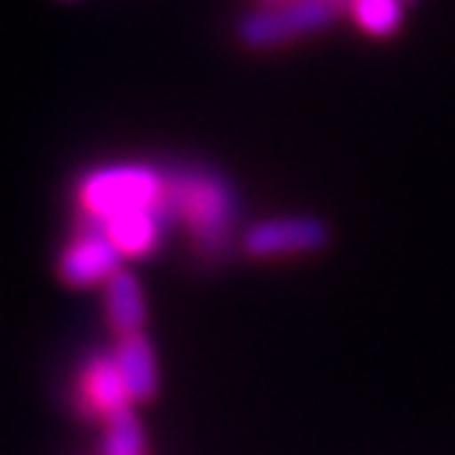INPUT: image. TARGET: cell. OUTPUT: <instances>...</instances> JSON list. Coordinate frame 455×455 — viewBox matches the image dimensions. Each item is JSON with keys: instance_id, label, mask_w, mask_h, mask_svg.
Masks as SVG:
<instances>
[{"instance_id": "obj_1", "label": "cell", "mask_w": 455, "mask_h": 455, "mask_svg": "<svg viewBox=\"0 0 455 455\" xmlns=\"http://www.w3.org/2000/svg\"><path fill=\"white\" fill-rule=\"evenodd\" d=\"M168 203L174 219L184 221L199 256H221L231 247L237 199L225 178L206 168H178L168 174Z\"/></svg>"}, {"instance_id": "obj_2", "label": "cell", "mask_w": 455, "mask_h": 455, "mask_svg": "<svg viewBox=\"0 0 455 455\" xmlns=\"http://www.w3.org/2000/svg\"><path fill=\"white\" fill-rule=\"evenodd\" d=\"M168 199V174L149 164H111V168L89 171L79 184L83 221L101 225L111 215L130 209L158 206Z\"/></svg>"}, {"instance_id": "obj_3", "label": "cell", "mask_w": 455, "mask_h": 455, "mask_svg": "<svg viewBox=\"0 0 455 455\" xmlns=\"http://www.w3.org/2000/svg\"><path fill=\"white\" fill-rule=\"evenodd\" d=\"M339 16V7L329 0H284V4H266L263 10L247 13L237 22V38L247 48H275L307 38L326 28Z\"/></svg>"}, {"instance_id": "obj_4", "label": "cell", "mask_w": 455, "mask_h": 455, "mask_svg": "<svg viewBox=\"0 0 455 455\" xmlns=\"http://www.w3.org/2000/svg\"><path fill=\"white\" fill-rule=\"evenodd\" d=\"M326 225L313 215H275L243 228L241 247L256 259H275V256L313 253L326 243Z\"/></svg>"}, {"instance_id": "obj_5", "label": "cell", "mask_w": 455, "mask_h": 455, "mask_svg": "<svg viewBox=\"0 0 455 455\" xmlns=\"http://www.w3.org/2000/svg\"><path fill=\"white\" fill-rule=\"evenodd\" d=\"M121 259L124 253L101 228H83L57 259V275L70 288L105 284L114 272H121Z\"/></svg>"}, {"instance_id": "obj_6", "label": "cell", "mask_w": 455, "mask_h": 455, "mask_svg": "<svg viewBox=\"0 0 455 455\" xmlns=\"http://www.w3.org/2000/svg\"><path fill=\"white\" fill-rule=\"evenodd\" d=\"M171 221H174V209H171V203L164 199L158 206H142V209H130V212H121V215H111V219H105L101 225L83 221V228H101V231L117 243V250H121L124 256H146L149 250L158 247L164 228H168Z\"/></svg>"}, {"instance_id": "obj_7", "label": "cell", "mask_w": 455, "mask_h": 455, "mask_svg": "<svg viewBox=\"0 0 455 455\" xmlns=\"http://www.w3.org/2000/svg\"><path fill=\"white\" fill-rule=\"evenodd\" d=\"M114 361L121 370L124 386H127L130 402H149L158 392V363L156 348L142 332H127L114 345Z\"/></svg>"}, {"instance_id": "obj_8", "label": "cell", "mask_w": 455, "mask_h": 455, "mask_svg": "<svg viewBox=\"0 0 455 455\" xmlns=\"http://www.w3.org/2000/svg\"><path fill=\"white\" fill-rule=\"evenodd\" d=\"M83 405L89 411L108 418L117 408L133 405L127 395V386H124L121 370H117V361L114 355H99L85 363L83 370Z\"/></svg>"}, {"instance_id": "obj_9", "label": "cell", "mask_w": 455, "mask_h": 455, "mask_svg": "<svg viewBox=\"0 0 455 455\" xmlns=\"http://www.w3.org/2000/svg\"><path fill=\"white\" fill-rule=\"evenodd\" d=\"M105 316L117 335L142 332L146 326V294L133 272L121 269L105 282Z\"/></svg>"}, {"instance_id": "obj_10", "label": "cell", "mask_w": 455, "mask_h": 455, "mask_svg": "<svg viewBox=\"0 0 455 455\" xmlns=\"http://www.w3.org/2000/svg\"><path fill=\"white\" fill-rule=\"evenodd\" d=\"M405 4L408 0H348L345 10L361 32L373 38H386L405 20Z\"/></svg>"}, {"instance_id": "obj_11", "label": "cell", "mask_w": 455, "mask_h": 455, "mask_svg": "<svg viewBox=\"0 0 455 455\" xmlns=\"http://www.w3.org/2000/svg\"><path fill=\"white\" fill-rule=\"evenodd\" d=\"M146 436L133 408H117L105 418V455H142Z\"/></svg>"}]
</instances>
